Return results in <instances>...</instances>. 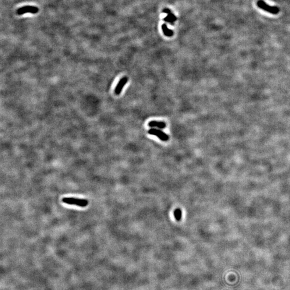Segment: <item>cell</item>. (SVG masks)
<instances>
[{
    "label": "cell",
    "instance_id": "cell-1",
    "mask_svg": "<svg viewBox=\"0 0 290 290\" xmlns=\"http://www.w3.org/2000/svg\"><path fill=\"white\" fill-rule=\"evenodd\" d=\"M62 202L68 205H72L84 207L88 205V201L87 200L79 199L74 197H65L62 198Z\"/></svg>",
    "mask_w": 290,
    "mask_h": 290
},
{
    "label": "cell",
    "instance_id": "cell-2",
    "mask_svg": "<svg viewBox=\"0 0 290 290\" xmlns=\"http://www.w3.org/2000/svg\"><path fill=\"white\" fill-rule=\"evenodd\" d=\"M257 5L260 9H262L265 12H268L272 14H277L279 12L278 7L276 6H270L263 1V0H259L257 2Z\"/></svg>",
    "mask_w": 290,
    "mask_h": 290
},
{
    "label": "cell",
    "instance_id": "cell-3",
    "mask_svg": "<svg viewBox=\"0 0 290 290\" xmlns=\"http://www.w3.org/2000/svg\"><path fill=\"white\" fill-rule=\"evenodd\" d=\"M148 132L150 134L157 136L161 140L163 141H167L169 140V136L168 135L160 129L153 128L150 129Z\"/></svg>",
    "mask_w": 290,
    "mask_h": 290
},
{
    "label": "cell",
    "instance_id": "cell-4",
    "mask_svg": "<svg viewBox=\"0 0 290 290\" xmlns=\"http://www.w3.org/2000/svg\"><path fill=\"white\" fill-rule=\"evenodd\" d=\"M38 11L39 9L37 7H34V6H25V7L19 8L17 10L16 12L18 15H22L27 12L34 14H37Z\"/></svg>",
    "mask_w": 290,
    "mask_h": 290
},
{
    "label": "cell",
    "instance_id": "cell-5",
    "mask_svg": "<svg viewBox=\"0 0 290 290\" xmlns=\"http://www.w3.org/2000/svg\"><path fill=\"white\" fill-rule=\"evenodd\" d=\"M127 81H128V78L126 76L123 77L122 79L120 80V81L118 82V84L116 86V87L115 89V93L116 95H119L120 93H122V89L127 83Z\"/></svg>",
    "mask_w": 290,
    "mask_h": 290
},
{
    "label": "cell",
    "instance_id": "cell-6",
    "mask_svg": "<svg viewBox=\"0 0 290 290\" xmlns=\"http://www.w3.org/2000/svg\"><path fill=\"white\" fill-rule=\"evenodd\" d=\"M163 12H164L165 14H167V16L165 18H164L163 20L165 21L166 22H168V23H170V24L173 25L174 24L175 22L177 20L176 17L175 16L174 14H172V12L170 11V10L168 9V8H165L163 10Z\"/></svg>",
    "mask_w": 290,
    "mask_h": 290
},
{
    "label": "cell",
    "instance_id": "cell-7",
    "mask_svg": "<svg viewBox=\"0 0 290 290\" xmlns=\"http://www.w3.org/2000/svg\"><path fill=\"white\" fill-rule=\"evenodd\" d=\"M148 126L150 127H156L160 129H163L166 127V124L163 122H157L153 120L149 122Z\"/></svg>",
    "mask_w": 290,
    "mask_h": 290
},
{
    "label": "cell",
    "instance_id": "cell-8",
    "mask_svg": "<svg viewBox=\"0 0 290 290\" xmlns=\"http://www.w3.org/2000/svg\"><path fill=\"white\" fill-rule=\"evenodd\" d=\"M162 29L163 30V33L165 36L167 37H172L173 35V31L172 30L168 29V27H167V25L165 24H163L162 25Z\"/></svg>",
    "mask_w": 290,
    "mask_h": 290
},
{
    "label": "cell",
    "instance_id": "cell-9",
    "mask_svg": "<svg viewBox=\"0 0 290 290\" xmlns=\"http://www.w3.org/2000/svg\"><path fill=\"white\" fill-rule=\"evenodd\" d=\"M174 217L175 219L179 221L181 220L182 217V212L181 209L178 208V209H175L174 211Z\"/></svg>",
    "mask_w": 290,
    "mask_h": 290
}]
</instances>
